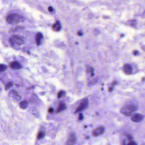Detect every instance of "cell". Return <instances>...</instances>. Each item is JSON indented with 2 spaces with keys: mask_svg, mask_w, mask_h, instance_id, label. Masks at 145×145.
Listing matches in <instances>:
<instances>
[{
  "mask_svg": "<svg viewBox=\"0 0 145 145\" xmlns=\"http://www.w3.org/2000/svg\"><path fill=\"white\" fill-rule=\"evenodd\" d=\"M6 21L10 24H16L23 22L24 18L22 15L18 14H10L6 17Z\"/></svg>",
  "mask_w": 145,
  "mask_h": 145,
  "instance_id": "6da1fadb",
  "label": "cell"
},
{
  "mask_svg": "<svg viewBox=\"0 0 145 145\" xmlns=\"http://www.w3.org/2000/svg\"><path fill=\"white\" fill-rule=\"evenodd\" d=\"M137 109V106L133 105H129L123 108L121 110L122 113L126 116L131 115Z\"/></svg>",
  "mask_w": 145,
  "mask_h": 145,
  "instance_id": "7a4b0ae2",
  "label": "cell"
},
{
  "mask_svg": "<svg viewBox=\"0 0 145 145\" xmlns=\"http://www.w3.org/2000/svg\"><path fill=\"white\" fill-rule=\"evenodd\" d=\"M10 42L12 45L17 44L20 45L24 43V40L21 37L17 35H13L10 38Z\"/></svg>",
  "mask_w": 145,
  "mask_h": 145,
  "instance_id": "3957f363",
  "label": "cell"
},
{
  "mask_svg": "<svg viewBox=\"0 0 145 145\" xmlns=\"http://www.w3.org/2000/svg\"><path fill=\"white\" fill-rule=\"evenodd\" d=\"M88 104L89 103L87 99L85 98L83 100L81 101L80 102L78 108L76 109L75 112L77 113L78 112L81 111L84 109H86L88 106Z\"/></svg>",
  "mask_w": 145,
  "mask_h": 145,
  "instance_id": "277c9868",
  "label": "cell"
},
{
  "mask_svg": "<svg viewBox=\"0 0 145 145\" xmlns=\"http://www.w3.org/2000/svg\"><path fill=\"white\" fill-rule=\"evenodd\" d=\"M143 116L140 114H134L131 116V120L135 122H139L141 121L143 119Z\"/></svg>",
  "mask_w": 145,
  "mask_h": 145,
  "instance_id": "5b68a950",
  "label": "cell"
},
{
  "mask_svg": "<svg viewBox=\"0 0 145 145\" xmlns=\"http://www.w3.org/2000/svg\"><path fill=\"white\" fill-rule=\"evenodd\" d=\"M9 67L12 70H19L22 68L20 64L18 61H13L11 62L9 64Z\"/></svg>",
  "mask_w": 145,
  "mask_h": 145,
  "instance_id": "8992f818",
  "label": "cell"
},
{
  "mask_svg": "<svg viewBox=\"0 0 145 145\" xmlns=\"http://www.w3.org/2000/svg\"><path fill=\"white\" fill-rule=\"evenodd\" d=\"M76 141L75 136L74 134H71L66 142V145H74Z\"/></svg>",
  "mask_w": 145,
  "mask_h": 145,
  "instance_id": "52a82bcc",
  "label": "cell"
},
{
  "mask_svg": "<svg viewBox=\"0 0 145 145\" xmlns=\"http://www.w3.org/2000/svg\"><path fill=\"white\" fill-rule=\"evenodd\" d=\"M35 41L37 45L38 46H39L41 44V42L42 41V39H43V35L40 32H38L35 35Z\"/></svg>",
  "mask_w": 145,
  "mask_h": 145,
  "instance_id": "ba28073f",
  "label": "cell"
},
{
  "mask_svg": "<svg viewBox=\"0 0 145 145\" xmlns=\"http://www.w3.org/2000/svg\"><path fill=\"white\" fill-rule=\"evenodd\" d=\"M52 30L55 32L59 31L61 29V26L60 22L59 21H56L52 26Z\"/></svg>",
  "mask_w": 145,
  "mask_h": 145,
  "instance_id": "9c48e42d",
  "label": "cell"
},
{
  "mask_svg": "<svg viewBox=\"0 0 145 145\" xmlns=\"http://www.w3.org/2000/svg\"><path fill=\"white\" fill-rule=\"evenodd\" d=\"M104 128L103 127H99L94 131L93 135L95 136L100 135L104 132Z\"/></svg>",
  "mask_w": 145,
  "mask_h": 145,
  "instance_id": "30bf717a",
  "label": "cell"
},
{
  "mask_svg": "<svg viewBox=\"0 0 145 145\" xmlns=\"http://www.w3.org/2000/svg\"><path fill=\"white\" fill-rule=\"evenodd\" d=\"M66 109V106L65 104L63 102H61L59 104V105L58 106V107L56 110V112H60V111H63Z\"/></svg>",
  "mask_w": 145,
  "mask_h": 145,
  "instance_id": "8fae6325",
  "label": "cell"
},
{
  "mask_svg": "<svg viewBox=\"0 0 145 145\" xmlns=\"http://www.w3.org/2000/svg\"><path fill=\"white\" fill-rule=\"evenodd\" d=\"M124 71L125 74L127 75H129L131 73L132 69L131 66L129 64H125L124 66Z\"/></svg>",
  "mask_w": 145,
  "mask_h": 145,
  "instance_id": "7c38bea8",
  "label": "cell"
},
{
  "mask_svg": "<svg viewBox=\"0 0 145 145\" xmlns=\"http://www.w3.org/2000/svg\"><path fill=\"white\" fill-rule=\"evenodd\" d=\"M28 105V102L26 101V100L22 101L20 102L19 103L20 107L23 109H26V108L27 107Z\"/></svg>",
  "mask_w": 145,
  "mask_h": 145,
  "instance_id": "4fadbf2b",
  "label": "cell"
},
{
  "mask_svg": "<svg viewBox=\"0 0 145 145\" xmlns=\"http://www.w3.org/2000/svg\"><path fill=\"white\" fill-rule=\"evenodd\" d=\"M65 95V92L63 90H61L58 92L57 97L58 98H60L64 97Z\"/></svg>",
  "mask_w": 145,
  "mask_h": 145,
  "instance_id": "5bb4252c",
  "label": "cell"
},
{
  "mask_svg": "<svg viewBox=\"0 0 145 145\" xmlns=\"http://www.w3.org/2000/svg\"><path fill=\"white\" fill-rule=\"evenodd\" d=\"M45 136L44 133L43 132H40L38 133V135H37V138L38 140H40L44 138V137Z\"/></svg>",
  "mask_w": 145,
  "mask_h": 145,
  "instance_id": "9a60e30c",
  "label": "cell"
},
{
  "mask_svg": "<svg viewBox=\"0 0 145 145\" xmlns=\"http://www.w3.org/2000/svg\"><path fill=\"white\" fill-rule=\"evenodd\" d=\"M12 85H13L12 83L11 82H8L5 85V90H9L10 88L12 86Z\"/></svg>",
  "mask_w": 145,
  "mask_h": 145,
  "instance_id": "2e32d148",
  "label": "cell"
},
{
  "mask_svg": "<svg viewBox=\"0 0 145 145\" xmlns=\"http://www.w3.org/2000/svg\"><path fill=\"white\" fill-rule=\"evenodd\" d=\"M6 68H7V66L5 65L1 64L0 66V72H4L6 70Z\"/></svg>",
  "mask_w": 145,
  "mask_h": 145,
  "instance_id": "e0dca14e",
  "label": "cell"
},
{
  "mask_svg": "<svg viewBox=\"0 0 145 145\" xmlns=\"http://www.w3.org/2000/svg\"><path fill=\"white\" fill-rule=\"evenodd\" d=\"M87 72H93V69L92 68L89 67L87 69Z\"/></svg>",
  "mask_w": 145,
  "mask_h": 145,
  "instance_id": "ac0fdd59",
  "label": "cell"
},
{
  "mask_svg": "<svg viewBox=\"0 0 145 145\" xmlns=\"http://www.w3.org/2000/svg\"><path fill=\"white\" fill-rule=\"evenodd\" d=\"M127 145H137V144L134 141H131L129 143H128Z\"/></svg>",
  "mask_w": 145,
  "mask_h": 145,
  "instance_id": "d6986e66",
  "label": "cell"
},
{
  "mask_svg": "<svg viewBox=\"0 0 145 145\" xmlns=\"http://www.w3.org/2000/svg\"><path fill=\"white\" fill-rule=\"evenodd\" d=\"M48 10H49V11L50 12H52L53 11L54 9H53V7L52 6H50L48 7Z\"/></svg>",
  "mask_w": 145,
  "mask_h": 145,
  "instance_id": "ffe728a7",
  "label": "cell"
},
{
  "mask_svg": "<svg viewBox=\"0 0 145 145\" xmlns=\"http://www.w3.org/2000/svg\"><path fill=\"white\" fill-rule=\"evenodd\" d=\"M83 119V115L82 114H80L79 115V119L80 120H82Z\"/></svg>",
  "mask_w": 145,
  "mask_h": 145,
  "instance_id": "44dd1931",
  "label": "cell"
},
{
  "mask_svg": "<svg viewBox=\"0 0 145 145\" xmlns=\"http://www.w3.org/2000/svg\"><path fill=\"white\" fill-rule=\"evenodd\" d=\"M53 111H54V110L52 108H50L49 109H48L49 113H52Z\"/></svg>",
  "mask_w": 145,
  "mask_h": 145,
  "instance_id": "7402d4cb",
  "label": "cell"
},
{
  "mask_svg": "<svg viewBox=\"0 0 145 145\" xmlns=\"http://www.w3.org/2000/svg\"><path fill=\"white\" fill-rule=\"evenodd\" d=\"M126 137H127V138L128 139H129L130 140L132 139V137H131V135H126Z\"/></svg>",
  "mask_w": 145,
  "mask_h": 145,
  "instance_id": "603a6c76",
  "label": "cell"
},
{
  "mask_svg": "<svg viewBox=\"0 0 145 145\" xmlns=\"http://www.w3.org/2000/svg\"><path fill=\"white\" fill-rule=\"evenodd\" d=\"M77 34H78V35H79V36H81L82 35H83V34H82V32H80V31H78V32H77Z\"/></svg>",
  "mask_w": 145,
  "mask_h": 145,
  "instance_id": "cb8c5ba5",
  "label": "cell"
}]
</instances>
